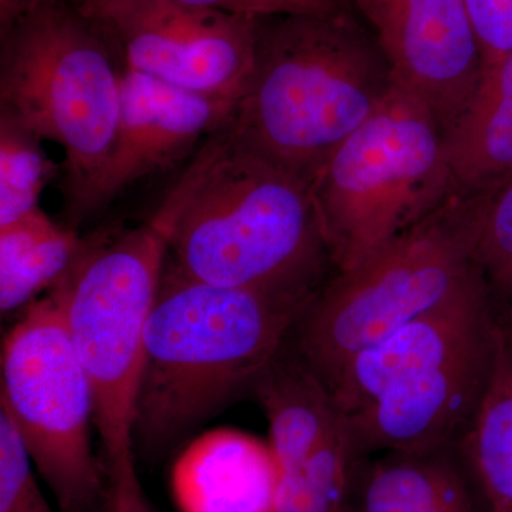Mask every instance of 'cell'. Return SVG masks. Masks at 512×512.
Instances as JSON below:
<instances>
[{
  "label": "cell",
  "instance_id": "obj_1",
  "mask_svg": "<svg viewBox=\"0 0 512 512\" xmlns=\"http://www.w3.org/2000/svg\"><path fill=\"white\" fill-rule=\"evenodd\" d=\"M175 185L180 207L165 271L308 298L326 284L335 265L312 185L242 146L225 124Z\"/></svg>",
  "mask_w": 512,
  "mask_h": 512
},
{
  "label": "cell",
  "instance_id": "obj_2",
  "mask_svg": "<svg viewBox=\"0 0 512 512\" xmlns=\"http://www.w3.org/2000/svg\"><path fill=\"white\" fill-rule=\"evenodd\" d=\"M393 86L355 10L259 18L254 73L225 126L242 146L312 185Z\"/></svg>",
  "mask_w": 512,
  "mask_h": 512
},
{
  "label": "cell",
  "instance_id": "obj_3",
  "mask_svg": "<svg viewBox=\"0 0 512 512\" xmlns=\"http://www.w3.org/2000/svg\"><path fill=\"white\" fill-rule=\"evenodd\" d=\"M312 299L164 271L144 338L136 440L167 446L255 383Z\"/></svg>",
  "mask_w": 512,
  "mask_h": 512
},
{
  "label": "cell",
  "instance_id": "obj_4",
  "mask_svg": "<svg viewBox=\"0 0 512 512\" xmlns=\"http://www.w3.org/2000/svg\"><path fill=\"white\" fill-rule=\"evenodd\" d=\"M124 74L116 37L72 0H46L0 33V111L62 148L72 227L116 140Z\"/></svg>",
  "mask_w": 512,
  "mask_h": 512
},
{
  "label": "cell",
  "instance_id": "obj_5",
  "mask_svg": "<svg viewBox=\"0 0 512 512\" xmlns=\"http://www.w3.org/2000/svg\"><path fill=\"white\" fill-rule=\"evenodd\" d=\"M180 207L174 187L153 217L97 234L55 289L74 348L92 382L110 484L136 480L134 441L144 338L167 265Z\"/></svg>",
  "mask_w": 512,
  "mask_h": 512
},
{
  "label": "cell",
  "instance_id": "obj_6",
  "mask_svg": "<svg viewBox=\"0 0 512 512\" xmlns=\"http://www.w3.org/2000/svg\"><path fill=\"white\" fill-rule=\"evenodd\" d=\"M483 194L453 191L423 220L336 272L296 322L298 355L328 384L369 346L446 302L477 272Z\"/></svg>",
  "mask_w": 512,
  "mask_h": 512
},
{
  "label": "cell",
  "instance_id": "obj_7",
  "mask_svg": "<svg viewBox=\"0 0 512 512\" xmlns=\"http://www.w3.org/2000/svg\"><path fill=\"white\" fill-rule=\"evenodd\" d=\"M453 191L443 128L423 100L394 83L312 184L335 271L359 264Z\"/></svg>",
  "mask_w": 512,
  "mask_h": 512
},
{
  "label": "cell",
  "instance_id": "obj_8",
  "mask_svg": "<svg viewBox=\"0 0 512 512\" xmlns=\"http://www.w3.org/2000/svg\"><path fill=\"white\" fill-rule=\"evenodd\" d=\"M30 303L2 348V400L62 512H92L103 491L93 454L94 393L55 289Z\"/></svg>",
  "mask_w": 512,
  "mask_h": 512
},
{
  "label": "cell",
  "instance_id": "obj_9",
  "mask_svg": "<svg viewBox=\"0 0 512 512\" xmlns=\"http://www.w3.org/2000/svg\"><path fill=\"white\" fill-rule=\"evenodd\" d=\"M256 23L181 0H131L107 29L127 69L237 104L254 73Z\"/></svg>",
  "mask_w": 512,
  "mask_h": 512
},
{
  "label": "cell",
  "instance_id": "obj_10",
  "mask_svg": "<svg viewBox=\"0 0 512 512\" xmlns=\"http://www.w3.org/2000/svg\"><path fill=\"white\" fill-rule=\"evenodd\" d=\"M255 384L281 471L276 512H340L357 453L328 386L282 352Z\"/></svg>",
  "mask_w": 512,
  "mask_h": 512
},
{
  "label": "cell",
  "instance_id": "obj_11",
  "mask_svg": "<svg viewBox=\"0 0 512 512\" xmlns=\"http://www.w3.org/2000/svg\"><path fill=\"white\" fill-rule=\"evenodd\" d=\"M394 83L423 100L444 134L476 92L483 57L464 0H352Z\"/></svg>",
  "mask_w": 512,
  "mask_h": 512
},
{
  "label": "cell",
  "instance_id": "obj_12",
  "mask_svg": "<svg viewBox=\"0 0 512 512\" xmlns=\"http://www.w3.org/2000/svg\"><path fill=\"white\" fill-rule=\"evenodd\" d=\"M501 329L427 363L348 417L357 456L443 450L467 433L495 365Z\"/></svg>",
  "mask_w": 512,
  "mask_h": 512
},
{
  "label": "cell",
  "instance_id": "obj_13",
  "mask_svg": "<svg viewBox=\"0 0 512 512\" xmlns=\"http://www.w3.org/2000/svg\"><path fill=\"white\" fill-rule=\"evenodd\" d=\"M235 106L126 67L116 140L87 201L84 220L141 178L183 160L202 138L228 123Z\"/></svg>",
  "mask_w": 512,
  "mask_h": 512
},
{
  "label": "cell",
  "instance_id": "obj_14",
  "mask_svg": "<svg viewBox=\"0 0 512 512\" xmlns=\"http://www.w3.org/2000/svg\"><path fill=\"white\" fill-rule=\"evenodd\" d=\"M483 271L437 308L357 353L326 386L346 419L421 367L498 329Z\"/></svg>",
  "mask_w": 512,
  "mask_h": 512
},
{
  "label": "cell",
  "instance_id": "obj_15",
  "mask_svg": "<svg viewBox=\"0 0 512 512\" xmlns=\"http://www.w3.org/2000/svg\"><path fill=\"white\" fill-rule=\"evenodd\" d=\"M279 485L281 471L269 441L237 429L201 434L171 471L181 512H276Z\"/></svg>",
  "mask_w": 512,
  "mask_h": 512
},
{
  "label": "cell",
  "instance_id": "obj_16",
  "mask_svg": "<svg viewBox=\"0 0 512 512\" xmlns=\"http://www.w3.org/2000/svg\"><path fill=\"white\" fill-rule=\"evenodd\" d=\"M453 190L483 194L512 177V53L483 67L473 97L444 134Z\"/></svg>",
  "mask_w": 512,
  "mask_h": 512
},
{
  "label": "cell",
  "instance_id": "obj_17",
  "mask_svg": "<svg viewBox=\"0 0 512 512\" xmlns=\"http://www.w3.org/2000/svg\"><path fill=\"white\" fill-rule=\"evenodd\" d=\"M73 227L57 224L42 208L0 228V309L9 313L67 274L86 247Z\"/></svg>",
  "mask_w": 512,
  "mask_h": 512
},
{
  "label": "cell",
  "instance_id": "obj_18",
  "mask_svg": "<svg viewBox=\"0 0 512 512\" xmlns=\"http://www.w3.org/2000/svg\"><path fill=\"white\" fill-rule=\"evenodd\" d=\"M365 512H478L463 471L443 450L389 453L367 476Z\"/></svg>",
  "mask_w": 512,
  "mask_h": 512
},
{
  "label": "cell",
  "instance_id": "obj_19",
  "mask_svg": "<svg viewBox=\"0 0 512 512\" xmlns=\"http://www.w3.org/2000/svg\"><path fill=\"white\" fill-rule=\"evenodd\" d=\"M466 451L487 512H512V336L504 330Z\"/></svg>",
  "mask_w": 512,
  "mask_h": 512
},
{
  "label": "cell",
  "instance_id": "obj_20",
  "mask_svg": "<svg viewBox=\"0 0 512 512\" xmlns=\"http://www.w3.org/2000/svg\"><path fill=\"white\" fill-rule=\"evenodd\" d=\"M42 140L0 111V228L40 208V195L59 173Z\"/></svg>",
  "mask_w": 512,
  "mask_h": 512
},
{
  "label": "cell",
  "instance_id": "obj_21",
  "mask_svg": "<svg viewBox=\"0 0 512 512\" xmlns=\"http://www.w3.org/2000/svg\"><path fill=\"white\" fill-rule=\"evenodd\" d=\"M476 259L494 295L512 301V177L483 192Z\"/></svg>",
  "mask_w": 512,
  "mask_h": 512
},
{
  "label": "cell",
  "instance_id": "obj_22",
  "mask_svg": "<svg viewBox=\"0 0 512 512\" xmlns=\"http://www.w3.org/2000/svg\"><path fill=\"white\" fill-rule=\"evenodd\" d=\"M0 512H55L40 490L33 461L8 413L0 409Z\"/></svg>",
  "mask_w": 512,
  "mask_h": 512
},
{
  "label": "cell",
  "instance_id": "obj_23",
  "mask_svg": "<svg viewBox=\"0 0 512 512\" xmlns=\"http://www.w3.org/2000/svg\"><path fill=\"white\" fill-rule=\"evenodd\" d=\"M483 67L512 53V0H464Z\"/></svg>",
  "mask_w": 512,
  "mask_h": 512
},
{
  "label": "cell",
  "instance_id": "obj_24",
  "mask_svg": "<svg viewBox=\"0 0 512 512\" xmlns=\"http://www.w3.org/2000/svg\"><path fill=\"white\" fill-rule=\"evenodd\" d=\"M181 2L258 19L276 18V16H332L355 10L352 0H181Z\"/></svg>",
  "mask_w": 512,
  "mask_h": 512
},
{
  "label": "cell",
  "instance_id": "obj_25",
  "mask_svg": "<svg viewBox=\"0 0 512 512\" xmlns=\"http://www.w3.org/2000/svg\"><path fill=\"white\" fill-rule=\"evenodd\" d=\"M84 15L89 16L103 26H109L111 20L126 8L131 0H72Z\"/></svg>",
  "mask_w": 512,
  "mask_h": 512
},
{
  "label": "cell",
  "instance_id": "obj_26",
  "mask_svg": "<svg viewBox=\"0 0 512 512\" xmlns=\"http://www.w3.org/2000/svg\"><path fill=\"white\" fill-rule=\"evenodd\" d=\"M109 512H150L143 487L110 491Z\"/></svg>",
  "mask_w": 512,
  "mask_h": 512
},
{
  "label": "cell",
  "instance_id": "obj_27",
  "mask_svg": "<svg viewBox=\"0 0 512 512\" xmlns=\"http://www.w3.org/2000/svg\"><path fill=\"white\" fill-rule=\"evenodd\" d=\"M46 0H0V33L12 28Z\"/></svg>",
  "mask_w": 512,
  "mask_h": 512
}]
</instances>
